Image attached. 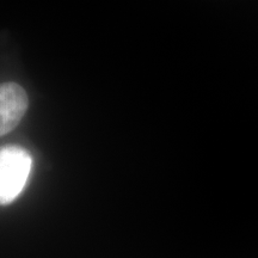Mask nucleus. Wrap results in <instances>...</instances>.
I'll list each match as a JSON object with an SVG mask.
<instances>
[{
	"label": "nucleus",
	"mask_w": 258,
	"mask_h": 258,
	"mask_svg": "<svg viewBox=\"0 0 258 258\" xmlns=\"http://www.w3.org/2000/svg\"><path fill=\"white\" fill-rule=\"evenodd\" d=\"M30 153L23 147H0V205H9L22 192L31 170Z\"/></svg>",
	"instance_id": "obj_1"
},
{
	"label": "nucleus",
	"mask_w": 258,
	"mask_h": 258,
	"mask_svg": "<svg viewBox=\"0 0 258 258\" xmlns=\"http://www.w3.org/2000/svg\"><path fill=\"white\" fill-rule=\"evenodd\" d=\"M25 90L16 83L0 84V137L17 127L28 110Z\"/></svg>",
	"instance_id": "obj_2"
}]
</instances>
